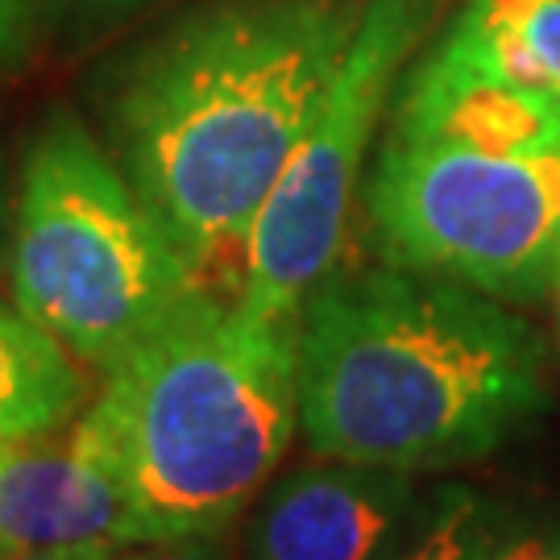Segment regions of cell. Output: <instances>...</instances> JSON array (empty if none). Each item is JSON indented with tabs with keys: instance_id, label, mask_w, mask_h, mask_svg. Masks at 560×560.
<instances>
[{
	"instance_id": "1",
	"label": "cell",
	"mask_w": 560,
	"mask_h": 560,
	"mask_svg": "<svg viewBox=\"0 0 560 560\" xmlns=\"http://www.w3.org/2000/svg\"><path fill=\"white\" fill-rule=\"evenodd\" d=\"M340 0H221L166 30L125 75L113 129L191 282L241 300L270 187L361 25Z\"/></svg>"
},
{
	"instance_id": "2",
	"label": "cell",
	"mask_w": 560,
	"mask_h": 560,
	"mask_svg": "<svg viewBox=\"0 0 560 560\" xmlns=\"http://www.w3.org/2000/svg\"><path fill=\"white\" fill-rule=\"evenodd\" d=\"M548 402V349L474 287L378 266L300 312V428L316 457L402 474L490 457Z\"/></svg>"
},
{
	"instance_id": "3",
	"label": "cell",
	"mask_w": 560,
	"mask_h": 560,
	"mask_svg": "<svg viewBox=\"0 0 560 560\" xmlns=\"http://www.w3.org/2000/svg\"><path fill=\"white\" fill-rule=\"evenodd\" d=\"M300 423V320L191 287L104 365L75 441L125 486L154 540L221 536Z\"/></svg>"
},
{
	"instance_id": "4",
	"label": "cell",
	"mask_w": 560,
	"mask_h": 560,
	"mask_svg": "<svg viewBox=\"0 0 560 560\" xmlns=\"http://www.w3.org/2000/svg\"><path fill=\"white\" fill-rule=\"evenodd\" d=\"M9 282L21 316L101 370L196 287L154 208L71 113L46 120L25 159Z\"/></svg>"
},
{
	"instance_id": "5",
	"label": "cell",
	"mask_w": 560,
	"mask_h": 560,
	"mask_svg": "<svg viewBox=\"0 0 560 560\" xmlns=\"http://www.w3.org/2000/svg\"><path fill=\"white\" fill-rule=\"evenodd\" d=\"M370 224L390 266L494 300H536L560 279V150L390 138L370 179Z\"/></svg>"
},
{
	"instance_id": "6",
	"label": "cell",
	"mask_w": 560,
	"mask_h": 560,
	"mask_svg": "<svg viewBox=\"0 0 560 560\" xmlns=\"http://www.w3.org/2000/svg\"><path fill=\"white\" fill-rule=\"evenodd\" d=\"M428 25V0H370L324 104L261 203L241 303L258 316L300 320L316 282L332 275L358 196L361 159L395 75Z\"/></svg>"
},
{
	"instance_id": "7",
	"label": "cell",
	"mask_w": 560,
	"mask_h": 560,
	"mask_svg": "<svg viewBox=\"0 0 560 560\" xmlns=\"http://www.w3.org/2000/svg\"><path fill=\"white\" fill-rule=\"evenodd\" d=\"M436 494L423 499L402 469L320 457L266 490L245 560H386L420 536Z\"/></svg>"
},
{
	"instance_id": "8",
	"label": "cell",
	"mask_w": 560,
	"mask_h": 560,
	"mask_svg": "<svg viewBox=\"0 0 560 560\" xmlns=\"http://www.w3.org/2000/svg\"><path fill=\"white\" fill-rule=\"evenodd\" d=\"M154 540L133 499L75 432L0 444V552L129 548Z\"/></svg>"
},
{
	"instance_id": "9",
	"label": "cell",
	"mask_w": 560,
	"mask_h": 560,
	"mask_svg": "<svg viewBox=\"0 0 560 560\" xmlns=\"http://www.w3.org/2000/svg\"><path fill=\"white\" fill-rule=\"evenodd\" d=\"M390 138L448 141L490 154H552L560 150V117L436 46L407 83Z\"/></svg>"
},
{
	"instance_id": "10",
	"label": "cell",
	"mask_w": 560,
	"mask_h": 560,
	"mask_svg": "<svg viewBox=\"0 0 560 560\" xmlns=\"http://www.w3.org/2000/svg\"><path fill=\"white\" fill-rule=\"evenodd\" d=\"M441 46L560 117V0H465Z\"/></svg>"
},
{
	"instance_id": "11",
	"label": "cell",
	"mask_w": 560,
	"mask_h": 560,
	"mask_svg": "<svg viewBox=\"0 0 560 560\" xmlns=\"http://www.w3.org/2000/svg\"><path fill=\"white\" fill-rule=\"evenodd\" d=\"M83 374L71 349L46 328L0 312V441H34L62 432L83 407Z\"/></svg>"
},
{
	"instance_id": "12",
	"label": "cell",
	"mask_w": 560,
	"mask_h": 560,
	"mask_svg": "<svg viewBox=\"0 0 560 560\" xmlns=\"http://www.w3.org/2000/svg\"><path fill=\"white\" fill-rule=\"evenodd\" d=\"M499 532V515L490 502L465 486H441L436 511L420 527V536L386 560H486Z\"/></svg>"
},
{
	"instance_id": "13",
	"label": "cell",
	"mask_w": 560,
	"mask_h": 560,
	"mask_svg": "<svg viewBox=\"0 0 560 560\" xmlns=\"http://www.w3.org/2000/svg\"><path fill=\"white\" fill-rule=\"evenodd\" d=\"M108 560H233L221 536H171V540H145L117 548Z\"/></svg>"
},
{
	"instance_id": "14",
	"label": "cell",
	"mask_w": 560,
	"mask_h": 560,
	"mask_svg": "<svg viewBox=\"0 0 560 560\" xmlns=\"http://www.w3.org/2000/svg\"><path fill=\"white\" fill-rule=\"evenodd\" d=\"M486 560H560V527H523L494 540Z\"/></svg>"
},
{
	"instance_id": "15",
	"label": "cell",
	"mask_w": 560,
	"mask_h": 560,
	"mask_svg": "<svg viewBox=\"0 0 560 560\" xmlns=\"http://www.w3.org/2000/svg\"><path fill=\"white\" fill-rule=\"evenodd\" d=\"M30 25V0H0V71L21 55Z\"/></svg>"
},
{
	"instance_id": "16",
	"label": "cell",
	"mask_w": 560,
	"mask_h": 560,
	"mask_svg": "<svg viewBox=\"0 0 560 560\" xmlns=\"http://www.w3.org/2000/svg\"><path fill=\"white\" fill-rule=\"evenodd\" d=\"M13 221H18V203L9 196V171L0 154V275L9 270V254H13Z\"/></svg>"
},
{
	"instance_id": "17",
	"label": "cell",
	"mask_w": 560,
	"mask_h": 560,
	"mask_svg": "<svg viewBox=\"0 0 560 560\" xmlns=\"http://www.w3.org/2000/svg\"><path fill=\"white\" fill-rule=\"evenodd\" d=\"M117 548H62V552H0V560H108Z\"/></svg>"
},
{
	"instance_id": "18",
	"label": "cell",
	"mask_w": 560,
	"mask_h": 560,
	"mask_svg": "<svg viewBox=\"0 0 560 560\" xmlns=\"http://www.w3.org/2000/svg\"><path fill=\"white\" fill-rule=\"evenodd\" d=\"M557 287H560V279H557ZM557 316H560V300H557Z\"/></svg>"
},
{
	"instance_id": "19",
	"label": "cell",
	"mask_w": 560,
	"mask_h": 560,
	"mask_svg": "<svg viewBox=\"0 0 560 560\" xmlns=\"http://www.w3.org/2000/svg\"><path fill=\"white\" fill-rule=\"evenodd\" d=\"M0 444H4V441H0Z\"/></svg>"
}]
</instances>
